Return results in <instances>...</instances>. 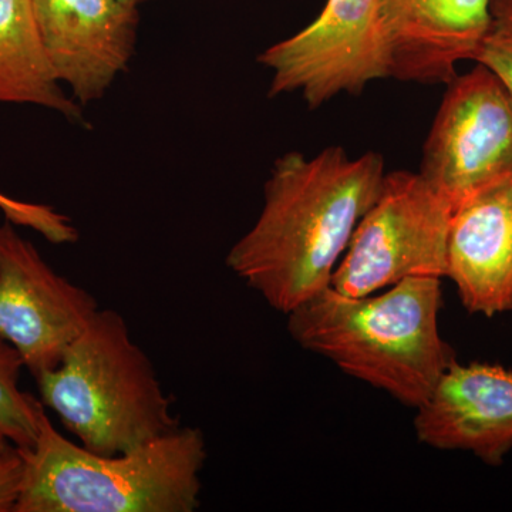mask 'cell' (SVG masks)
<instances>
[{
    "label": "cell",
    "instance_id": "cell-17",
    "mask_svg": "<svg viewBox=\"0 0 512 512\" xmlns=\"http://www.w3.org/2000/svg\"><path fill=\"white\" fill-rule=\"evenodd\" d=\"M23 456L12 446L0 454V512H15L23 477Z\"/></svg>",
    "mask_w": 512,
    "mask_h": 512
},
{
    "label": "cell",
    "instance_id": "cell-11",
    "mask_svg": "<svg viewBox=\"0 0 512 512\" xmlns=\"http://www.w3.org/2000/svg\"><path fill=\"white\" fill-rule=\"evenodd\" d=\"M392 77L448 84L457 64L476 59L490 23V0H380Z\"/></svg>",
    "mask_w": 512,
    "mask_h": 512
},
{
    "label": "cell",
    "instance_id": "cell-6",
    "mask_svg": "<svg viewBox=\"0 0 512 512\" xmlns=\"http://www.w3.org/2000/svg\"><path fill=\"white\" fill-rule=\"evenodd\" d=\"M258 62L274 72L269 96L301 92L311 109L340 93H362L392 77L380 0H328L311 25L268 47Z\"/></svg>",
    "mask_w": 512,
    "mask_h": 512
},
{
    "label": "cell",
    "instance_id": "cell-16",
    "mask_svg": "<svg viewBox=\"0 0 512 512\" xmlns=\"http://www.w3.org/2000/svg\"><path fill=\"white\" fill-rule=\"evenodd\" d=\"M0 210L6 220L35 229L53 244H70L77 239L76 228L69 218L46 205L15 200L0 192Z\"/></svg>",
    "mask_w": 512,
    "mask_h": 512
},
{
    "label": "cell",
    "instance_id": "cell-12",
    "mask_svg": "<svg viewBox=\"0 0 512 512\" xmlns=\"http://www.w3.org/2000/svg\"><path fill=\"white\" fill-rule=\"evenodd\" d=\"M446 278L470 315L494 318L512 311V178L454 208Z\"/></svg>",
    "mask_w": 512,
    "mask_h": 512
},
{
    "label": "cell",
    "instance_id": "cell-1",
    "mask_svg": "<svg viewBox=\"0 0 512 512\" xmlns=\"http://www.w3.org/2000/svg\"><path fill=\"white\" fill-rule=\"evenodd\" d=\"M384 174L375 151L355 160L342 147L313 158L285 154L266 181L261 215L229 251L228 268L288 315L329 288Z\"/></svg>",
    "mask_w": 512,
    "mask_h": 512
},
{
    "label": "cell",
    "instance_id": "cell-9",
    "mask_svg": "<svg viewBox=\"0 0 512 512\" xmlns=\"http://www.w3.org/2000/svg\"><path fill=\"white\" fill-rule=\"evenodd\" d=\"M57 79L84 106L126 72L137 42L138 10L121 0H30Z\"/></svg>",
    "mask_w": 512,
    "mask_h": 512
},
{
    "label": "cell",
    "instance_id": "cell-10",
    "mask_svg": "<svg viewBox=\"0 0 512 512\" xmlns=\"http://www.w3.org/2000/svg\"><path fill=\"white\" fill-rule=\"evenodd\" d=\"M414 430L426 446L466 451L488 466H501L512 450L511 370L454 360L417 407Z\"/></svg>",
    "mask_w": 512,
    "mask_h": 512
},
{
    "label": "cell",
    "instance_id": "cell-8",
    "mask_svg": "<svg viewBox=\"0 0 512 512\" xmlns=\"http://www.w3.org/2000/svg\"><path fill=\"white\" fill-rule=\"evenodd\" d=\"M6 220L0 225V338L37 379L55 369L99 311L92 293L57 274Z\"/></svg>",
    "mask_w": 512,
    "mask_h": 512
},
{
    "label": "cell",
    "instance_id": "cell-18",
    "mask_svg": "<svg viewBox=\"0 0 512 512\" xmlns=\"http://www.w3.org/2000/svg\"><path fill=\"white\" fill-rule=\"evenodd\" d=\"M12 446L13 444L10 443L8 439H5L2 434H0V454L5 453V451L9 450V448Z\"/></svg>",
    "mask_w": 512,
    "mask_h": 512
},
{
    "label": "cell",
    "instance_id": "cell-7",
    "mask_svg": "<svg viewBox=\"0 0 512 512\" xmlns=\"http://www.w3.org/2000/svg\"><path fill=\"white\" fill-rule=\"evenodd\" d=\"M419 174L453 211L484 188L512 178L511 99L483 64L447 84Z\"/></svg>",
    "mask_w": 512,
    "mask_h": 512
},
{
    "label": "cell",
    "instance_id": "cell-19",
    "mask_svg": "<svg viewBox=\"0 0 512 512\" xmlns=\"http://www.w3.org/2000/svg\"><path fill=\"white\" fill-rule=\"evenodd\" d=\"M121 2L126 3V5L134 6V8H138V5H141V3L146 2V0H121Z\"/></svg>",
    "mask_w": 512,
    "mask_h": 512
},
{
    "label": "cell",
    "instance_id": "cell-3",
    "mask_svg": "<svg viewBox=\"0 0 512 512\" xmlns=\"http://www.w3.org/2000/svg\"><path fill=\"white\" fill-rule=\"evenodd\" d=\"M15 512H194L200 507L204 434L177 430L104 456L66 439L47 414L30 448Z\"/></svg>",
    "mask_w": 512,
    "mask_h": 512
},
{
    "label": "cell",
    "instance_id": "cell-4",
    "mask_svg": "<svg viewBox=\"0 0 512 512\" xmlns=\"http://www.w3.org/2000/svg\"><path fill=\"white\" fill-rule=\"evenodd\" d=\"M36 383L45 407L94 453H127L181 427L153 363L113 309H99Z\"/></svg>",
    "mask_w": 512,
    "mask_h": 512
},
{
    "label": "cell",
    "instance_id": "cell-2",
    "mask_svg": "<svg viewBox=\"0 0 512 512\" xmlns=\"http://www.w3.org/2000/svg\"><path fill=\"white\" fill-rule=\"evenodd\" d=\"M441 306V279L417 276L367 296L329 286L286 316L302 349L417 409L456 360L441 338Z\"/></svg>",
    "mask_w": 512,
    "mask_h": 512
},
{
    "label": "cell",
    "instance_id": "cell-14",
    "mask_svg": "<svg viewBox=\"0 0 512 512\" xmlns=\"http://www.w3.org/2000/svg\"><path fill=\"white\" fill-rule=\"evenodd\" d=\"M23 369L25 362L18 350L0 338V434L15 447L30 448L46 412L42 400L20 389Z\"/></svg>",
    "mask_w": 512,
    "mask_h": 512
},
{
    "label": "cell",
    "instance_id": "cell-15",
    "mask_svg": "<svg viewBox=\"0 0 512 512\" xmlns=\"http://www.w3.org/2000/svg\"><path fill=\"white\" fill-rule=\"evenodd\" d=\"M474 62L500 79L512 103V0H490V23Z\"/></svg>",
    "mask_w": 512,
    "mask_h": 512
},
{
    "label": "cell",
    "instance_id": "cell-5",
    "mask_svg": "<svg viewBox=\"0 0 512 512\" xmlns=\"http://www.w3.org/2000/svg\"><path fill=\"white\" fill-rule=\"evenodd\" d=\"M453 208L419 173L384 174L376 200L360 218L330 288L367 296L407 278H446Z\"/></svg>",
    "mask_w": 512,
    "mask_h": 512
},
{
    "label": "cell",
    "instance_id": "cell-13",
    "mask_svg": "<svg viewBox=\"0 0 512 512\" xmlns=\"http://www.w3.org/2000/svg\"><path fill=\"white\" fill-rule=\"evenodd\" d=\"M30 0H0V103L35 104L82 121L80 104L64 94Z\"/></svg>",
    "mask_w": 512,
    "mask_h": 512
}]
</instances>
